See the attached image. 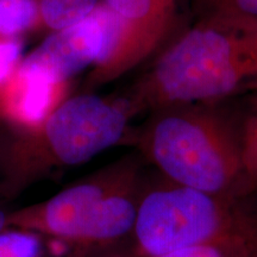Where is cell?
Returning <instances> with one entry per match:
<instances>
[{
  "label": "cell",
  "instance_id": "cell-1",
  "mask_svg": "<svg viewBox=\"0 0 257 257\" xmlns=\"http://www.w3.org/2000/svg\"><path fill=\"white\" fill-rule=\"evenodd\" d=\"M257 85V17L210 10L161 54L126 100L134 114L211 105Z\"/></svg>",
  "mask_w": 257,
  "mask_h": 257
},
{
  "label": "cell",
  "instance_id": "cell-2",
  "mask_svg": "<svg viewBox=\"0 0 257 257\" xmlns=\"http://www.w3.org/2000/svg\"><path fill=\"white\" fill-rule=\"evenodd\" d=\"M141 150L167 181L223 195H251L244 180L240 124L211 105L153 111Z\"/></svg>",
  "mask_w": 257,
  "mask_h": 257
},
{
  "label": "cell",
  "instance_id": "cell-3",
  "mask_svg": "<svg viewBox=\"0 0 257 257\" xmlns=\"http://www.w3.org/2000/svg\"><path fill=\"white\" fill-rule=\"evenodd\" d=\"M253 195H223L167 181L142 193L133 233L142 257H156L257 229Z\"/></svg>",
  "mask_w": 257,
  "mask_h": 257
},
{
  "label": "cell",
  "instance_id": "cell-4",
  "mask_svg": "<svg viewBox=\"0 0 257 257\" xmlns=\"http://www.w3.org/2000/svg\"><path fill=\"white\" fill-rule=\"evenodd\" d=\"M140 169L124 159L57 193L24 217L23 225L56 238L106 243L133 232L138 202Z\"/></svg>",
  "mask_w": 257,
  "mask_h": 257
},
{
  "label": "cell",
  "instance_id": "cell-5",
  "mask_svg": "<svg viewBox=\"0 0 257 257\" xmlns=\"http://www.w3.org/2000/svg\"><path fill=\"white\" fill-rule=\"evenodd\" d=\"M134 115L126 99L74 95L32 125L19 146L44 165H81L119 143Z\"/></svg>",
  "mask_w": 257,
  "mask_h": 257
},
{
  "label": "cell",
  "instance_id": "cell-6",
  "mask_svg": "<svg viewBox=\"0 0 257 257\" xmlns=\"http://www.w3.org/2000/svg\"><path fill=\"white\" fill-rule=\"evenodd\" d=\"M106 43L88 74V87L107 85L131 72L165 42L179 0H100Z\"/></svg>",
  "mask_w": 257,
  "mask_h": 257
},
{
  "label": "cell",
  "instance_id": "cell-7",
  "mask_svg": "<svg viewBox=\"0 0 257 257\" xmlns=\"http://www.w3.org/2000/svg\"><path fill=\"white\" fill-rule=\"evenodd\" d=\"M106 43V22L101 6L68 27L51 31L18 70L54 86H64L73 76L93 67Z\"/></svg>",
  "mask_w": 257,
  "mask_h": 257
},
{
  "label": "cell",
  "instance_id": "cell-8",
  "mask_svg": "<svg viewBox=\"0 0 257 257\" xmlns=\"http://www.w3.org/2000/svg\"><path fill=\"white\" fill-rule=\"evenodd\" d=\"M156 257H257V229Z\"/></svg>",
  "mask_w": 257,
  "mask_h": 257
},
{
  "label": "cell",
  "instance_id": "cell-9",
  "mask_svg": "<svg viewBox=\"0 0 257 257\" xmlns=\"http://www.w3.org/2000/svg\"><path fill=\"white\" fill-rule=\"evenodd\" d=\"M100 0H36L41 28L50 31L66 28L86 18Z\"/></svg>",
  "mask_w": 257,
  "mask_h": 257
},
{
  "label": "cell",
  "instance_id": "cell-10",
  "mask_svg": "<svg viewBox=\"0 0 257 257\" xmlns=\"http://www.w3.org/2000/svg\"><path fill=\"white\" fill-rule=\"evenodd\" d=\"M35 29H41L36 0H0V37L23 38Z\"/></svg>",
  "mask_w": 257,
  "mask_h": 257
},
{
  "label": "cell",
  "instance_id": "cell-11",
  "mask_svg": "<svg viewBox=\"0 0 257 257\" xmlns=\"http://www.w3.org/2000/svg\"><path fill=\"white\" fill-rule=\"evenodd\" d=\"M244 180L249 194L257 193V112L240 124Z\"/></svg>",
  "mask_w": 257,
  "mask_h": 257
},
{
  "label": "cell",
  "instance_id": "cell-12",
  "mask_svg": "<svg viewBox=\"0 0 257 257\" xmlns=\"http://www.w3.org/2000/svg\"><path fill=\"white\" fill-rule=\"evenodd\" d=\"M40 240L28 232H6L0 234V257H37Z\"/></svg>",
  "mask_w": 257,
  "mask_h": 257
},
{
  "label": "cell",
  "instance_id": "cell-13",
  "mask_svg": "<svg viewBox=\"0 0 257 257\" xmlns=\"http://www.w3.org/2000/svg\"><path fill=\"white\" fill-rule=\"evenodd\" d=\"M22 38L0 37V91L18 70L22 56Z\"/></svg>",
  "mask_w": 257,
  "mask_h": 257
},
{
  "label": "cell",
  "instance_id": "cell-14",
  "mask_svg": "<svg viewBox=\"0 0 257 257\" xmlns=\"http://www.w3.org/2000/svg\"><path fill=\"white\" fill-rule=\"evenodd\" d=\"M210 10H224L237 14L256 16L257 17V0H202Z\"/></svg>",
  "mask_w": 257,
  "mask_h": 257
},
{
  "label": "cell",
  "instance_id": "cell-15",
  "mask_svg": "<svg viewBox=\"0 0 257 257\" xmlns=\"http://www.w3.org/2000/svg\"><path fill=\"white\" fill-rule=\"evenodd\" d=\"M6 225V218H5V214L4 212L0 210V232H2V230L4 229V226Z\"/></svg>",
  "mask_w": 257,
  "mask_h": 257
}]
</instances>
